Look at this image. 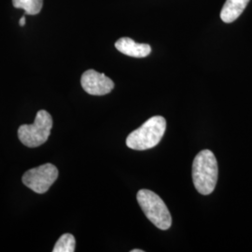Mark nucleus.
<instances>
[{"label":"nucleus","instance_id":"obj_10","mask_svg":"<svg viewBox=\"0 0 252 252\" xmlns=\"http://www.w3.org/2000/svg\"><path fill=\"white\" fill-rule=\"evenodd\" d=\"M76 247L75 237L71 234H63L55 244L54 252H74Z\"/></svg>","mask_w":252,"mask_h":252},{"label":"nucleus","instance_id":"obj_4","mask_svg":"<svg viewBox=\"0 0 252 252\" xmlns=\"http://www.w3.org/2000/svg\"><path fill=\"white\" fill-rule=\"evenodd\" d=\"M53 118L44 109L36 113L33 125H23L18 129L20 141L29 148H36L44 144L51 135Z\"/></svg>","mask_w":252,"mask_h":252},{"label":"nucleus","instance_id":"obj_3","mask_svg":"<svg viewBox=\"0 0 252 252\" xmlns=\"http://www.w3.org/2000/svg\"><path fill=\"white\" fill-rule=\"evenodd\" d=\"M137 202L150 221L161 230H167L172 224L168 208L160 196L150 189H140L136 195Z\"/></svg>","mask_w":252,"mask_h":252},{"label":"nucleus","instance_id":"obj_9","mask_svg":"<svg viewBox=\"0 0 252 252\" xmlns=\"http://www.w3.org/2000/svg\"><path fill=\"white\" fill-rule=\"evenodd\" d=\"M12 4L16 9H24L26 14L36 15L42 9L43 0H12Z\"/></svg>","mask_w":252,"mask_h":252},{"label":"nucleus","instance_id":"obj_7","mask_svg":"<svg viewBox=\"0 0 252 252\" xmlns=\"http://www.w3.org/2000/svg\"><path fill=\"white\" fill-rule=\"evenodd\" d=\"M115 47L120 53L136 58L147 57L152 53V48L149 44L137 43L130 37H122L118 39Z\"/></svg>","mask_w":252,"mask_h":252},{"label":"nucleus","instance_id":"obj_5","mask_svg":"<svg viewBox=\"0 0 252 252\" xmlns=\"http://www.w3.org/2000/svg\"><path fill=\"white\" fill-rule=\"evenodd\" d=\"M58 169L52 163H45L26 172L23 176V183L36 193L42 194L48 191L57 180Z\"/></svg>","mask_w":252,"mask_h":252},{"label":"nucleus","instance_id":"obj_8","mask_svg":"<svg viewBox=\"0 0 252 252\" xmlns=\"http://www.w3.org/2000/svg\"><path fill=\"white\" fill-rule=\"evenodd\" d=\"M249 2L250 0H226L220 11V19L226 24L233 23L243 13Z\"/></svg>","mask_w":252,"mask_h":252},{"label":"nucleus","instance_id":"obj_1","mask_svg":"<svg viewBox=\"0 0 252 252\" xmlns=\"http://www.w3.org/2000/svg\"><path fill=\"white\" fill-rule=\"evenodd\" d=\"M219 176L218 162L214 153L204 150L195 156L192 163V180L195 189L203 195L213 192Z\"/></svg>","mask_w":252,"mask_h":252},{"label":"nucleus","instance_id":"obj_12","mask_svg":"<svg viewBox=\"0 0 252 252\" xmlns=\"http://www.w3.org/2000/svg\"><path fill=\"white\" fill-rule=\"evenodd\" d=\"M131 252H144V251H142V250H133V251H131Z\"/></svg>","mask_w":252,"mask_h":252},{"label":"nucleus","instance_id":"obj_11","mask_svg":"<svg viewBox=\"0 0 252 252\" xmlns=\"http://www.w3.org/2000/svg\"><path fill=\"white\" fill-rule=\"evenodd\" d=\"M25 25H26V14H24L22 18L20 19V26L25 27Z\"/></svg>","mask_w":252,"mask_h":252},{"label":"nucleus","instance_id":"obj_2","mask_svg":"<svg viewBox=\"0 0 252 252\" xmlns=\"http://www.w3.org/2000/svg\"><path fill=\"white\" fill-rule=\"evenodd\" d=\"M165 129V119L162 116H154L127 136L126 145L135 151L150 150L160 143Z\"/></svg>","mask_w":252,"mask_h":252},{"label":"nucleus","instance_id":"obj_6","mask_svg":"<svg viewBox=\"0 0 252 252\" xmlns=\"http://www.w3.org/2000/svg\"><path fill=\"white\" fill-rule=\"evenodd\" d=\"M83 90L92 95H105L114 89V82L105 74L89 69L82 74L81 80Z\"/></svg>","mask_w":252,"mask_h":252}]
</instances>
